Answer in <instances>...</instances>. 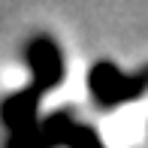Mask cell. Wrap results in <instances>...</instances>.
Instances as JSON below:
<instances>
[{"label":"cell","instance_id":"1","mask_svg":"<svg viewBox=\"0 0 148 148\" xmlns=\"http://www.w3.org/2000/svg\"><path fill=\"white\" fill-rule=\"evenodd\" d=\"M148 82V76H136V79H127V76H118L109 64H100L97 70L91 73V91L100 103H118V100H127L133 94L142 91V85Z\"/></svg>","mask_w":148,"mask_h":148},{"label":"cell","instance_id":"2","mask_svg":"<svg viewBox=\"0 0 148 148\" xmlns=\"http://www.w3.org/2000/svg\"><path fill=\"white\" fill-rule=\"evenodd\" d=\"M27 60H30V70L33 79H36V88H55L64 76V64H60V51L51 39H33L27 45Z\"/></svg>","mask_w":148,"mask_h":148}]
</instances>
